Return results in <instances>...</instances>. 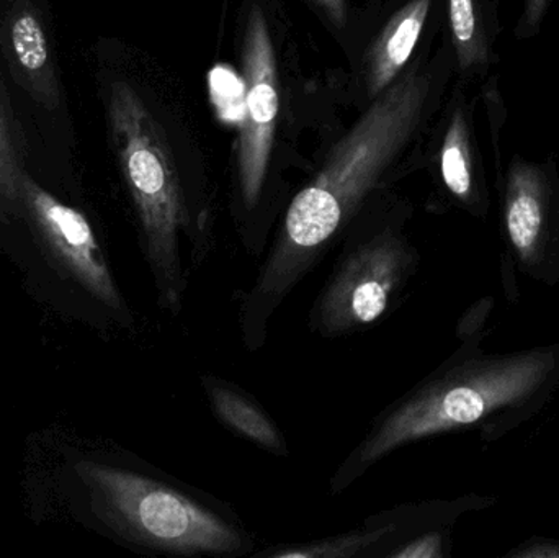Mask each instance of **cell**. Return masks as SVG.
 Listing matches in <instances>:
<instances>
[{
  "label": "cell",
  "instance_id": "1",
  "mask_svg": "<svg viewBox=\"0 0 559 558\" xmlns=\"http://www.w3.org/2000/svg\"><path fill=\"white\" fill-rule=\"evenodd\" d=\"M429 91V75L417 69L397 78L373 98L318 176L292 200L277 242L242 305V331L249 346L264 341L275 308L319 261L406 146Z\"/></svg>",
  "mask_w": 559,
  "mask_h": 558
},
{
  "label": "cell",
  "instance_id": "2",
  "mask_svg": "<svg viewBox=\"0 0 559 558\" xmlns=\"http://www.w3.org/2000/svg\"><path fill=\"white\" fill-rule=\"evenodd\" d=\"M558 366L559 351L537 349L450 367L374 423L334 478L335 491L394 449L468 428L489 415L531 402L554 379Z\"/></svg>",
  "mask_w": 559,
  "mask_h": 558
},
{
  "label": "cell",
  "instance_id": "3",
  "mask_svg": "<svg viewBox=\"0 0 559 558\" xmlns=\"http://www.w3.org/2000/svg\"><path fill=\"white\" fill-rule=\"evenodd\" d=\"M108 120L121 170L136 206L160 307L177 313L186 288L180 235L187 228L179 174L156 118L127 82L111 85Z\"/></svg>",
  "mask_w": 559,
  "mask_h": 558
},
{
  "label": "cell",
  "instance_id": "4",
  "mask_svg": "<svg viewBox=\"0 0 559 558\" xmlns=\"http://www.w3.org/2000/svg\"><path fill=\"white\" fill-rule=\"evenodd\" d=\"M74 471L100 517L140 546L176 556H228L248 546L225 518L160 482L94 461Z\"/></svg>",
  "mask_w": 559,
  "mask_h": 558
},
{
  "label": "cell",
  "instance_id": "5",
  "mask_svg": "<svg viewBox=\"0 0 559 558\" xmlns=\"http://www.w3.org/2000/svg\"><path fill=\"white\" fill-rule=\"evenodd\" d=\"M414 252L393 233H380L342 259L314 308V327L341 336L381 320L413 268Z\"/></svg>",
  "mask_w": 559,
  "mask_h": 558
},
{
  "label": "cell",
  "instance_id": "6",
  "mask_svg": "<svg viewBox=\"0 0 559 558\" xmlns=\"http://www.w3.org/2000/svg\"><path fill=\"white\" fill-rule=\"evenodd\" d=\"M245 110L239 136V190L246 209H254L264 189L280 111L277 58L267 20L258 5L246 22L242 41Z\"/></svg>",
  "mask_w": 559,
  "mask_h": 558
},
{
  "label": "cell",
  "instance_id": "7",
  "mask_svg": "<svg viewBox=\"0 0 559 558\" xmlns=\"http://www.w3.org/2000/svg\"><path fill=\"white\" fill-rule=\"evenodd\" d=\"M20 195L25 199L43 239L62 268L105 307L123 311L120 292L88 219L28 177L22 176L20 180Z\"/></svg>",
  "mask_w": 559,
  "mask_h": 558
},
{
  "label": "cell",
  "instance_id": "8",
  "mask_svg": "<svg viewBox=\"0 0 559 558\" xmlns=\"http://www.w3.org/2000/svg\"><path fill=\"white\" fill-rule=\"evenodd\" d=\"M506 228L519 259L527 268H540L550 239L547 199L540 174L527 164H515L509 176Z\"/></svg>",
  "mask_w": 559,
  "mask_h": 558
},
{
  "label": "cell",
  "instance_id": "9",
  "mask_svg": "<svg viewBox=\"0 0 559 558\" xmlns=\"http://www.w3.org/2000/svg\"><path fill=\"white\" fill-rule=\"evenodd\" d=\"M432 0H411L378 36L368 55L367 88L371 98L386 91L409 61L426 25Z\"/></svg>",
  "mask_w": 559,
  "mask_h": 558
},
{
  "label": "cell",
  "instance_id": "10",
  "mask_svg": "<svg viewBox=\"0 0 559 558\" xmlns=\"http://www.w3.org/2000/svg\"><path fill=\"white\" fill-rule=\"evenodd\" d=\"M10 46L16 66L29 88L48 105L58 102L55 72L49 61V45L41 22L33 10L20 9L9 26Z\"/></svg>",
  "mask_w": 559,
  "mask_h": 558
},
{
  "label": "cell",
  "instance_id": "11",
  "mask_svg": "<svg viewBox=\"0 0 559 558\" xmlns=\"http://www.w3.org/2000/svg\"><path fill=\"white\" fill-rule=\"evenodd\" d=\"M205 385L216 416L226 426L267 451L286 454V444L282 432L269 418L267 413L259 408L258 403L252 402L238 390L216 382V380L206 379Z\"/></svg>",
  "mask_w": 559,
  "mask_h": 558
},
{
  "label": "cell",
  "instance_id": "12",
  "mask_svg": "<svg viewBox=\"0 0 559 558\" xmlns=\"http://www.w3.org/2000/svg\"><path fill=\"white\" fill-rule=\"evenodd\" d=\"M440 170L447 189L460 200H468L473 190L468 128L462 110H456L447 130L440 153Z\"/></svg>",
  "mask_w": 559,
  "mask_h": 558
},
{
  "label": "cell",
  "instance_id": "13",
  "mask_svg": "<svg viewBox=\"0 0 559 558\" xmlns=\"http://www.w3.org/2000/svg\"><path fill=\"white\" fill-rule=\"evenodd\" d=\"M394 526L374 527V530L355 531L342 536L329 537L318 543L286 546L267 553L274 558H348L358 556L380 543L384 536L393 533Z\"/></svg>",
  "mask_w": 559,
  "mask_h": 558
},
{
  "label": "cell",
  "instance_id": "14",
  "mask_svg": "<svg viewBox=\"0 0 559 558\" xmlns=\"http://www.w3.org/2000/svg\"><path fill=\"white\" fill-rule=\"evenodd\" d=\"M450 26L463 69L481 64L486 59L485 39L479 35L475 0H450Z\"/></svg>",
  "mask_w": 559,
  "mask_h": 558
},
{
  "label": "cell",
  "instance_id": "15",
  "mask_svg": "<svg viewBox=\"0 0 559 558\" xmlns=\"http://www.w3.org/2000/svg\"><path fill=\"white\" fill-rule=\"evenodd\" d=\"M22 176L10 111L0 92V197L7 200L19 199Z\"/></svg>",
  "mask_w": 559,
  "mask_h": 558
},
{
  "label": "cell",
  "instance_id": "16",
  "mask_svg": "<svg viewBox=\"0 0 559 558\" xmlns=\"http://www.w3.org/2000/svg\"><path fill=\"white\" fill-rule=\"evenodd\" d=\"M442 556V537L439 534H426V536L417 537L390 554V557L393 558H440Z\"/></svg>",
  "mask_w": 559,
  "mask_h": 558
},
{
  "label": "cell",
  "instance_id": "17",
  "mask_svg": "<svg viewBox=\"0 0 559 558\" xmlns=\"http://www.w3.org/2000/svg\"><path fill=\"white\" fill-rule=\"evenodd\" d=\"M314 3L332 25L344 28L347 23V0H314Z\"/></svg>",
  "mask_w": 559,
  "mask_h": 558
},
{
  "label": "cell",
  "instance_id": "18",
  "mask_svg": "<svg viewBox=\"0 0 559 558\" xmlns=\"http://www.w3.org/2000/svg\"><path fill=\"white\" fill-rule=\"evenodd\" d=\"M515 556L525 558L559 557V544H535V546L521 550V553L515 554Z\"/></svg>",
  "mask_w": 559,
  "mask_h": 558
},
{
  "label": "cell",
  "instance_id": "19",
  "mask_svg": "<svg viewBox=\"0 0 559 558\" xmlns=\"http://www.w3.org/2000/svg\"><path fill=\"white\" fill-rule=\"evenodd\" d=\"M548 0H527L525 7V19H527L528 26H537L547 9Z\"/></svg>",
  "mask_w": 559,
  "mask_h": 558
}]
</instances>
